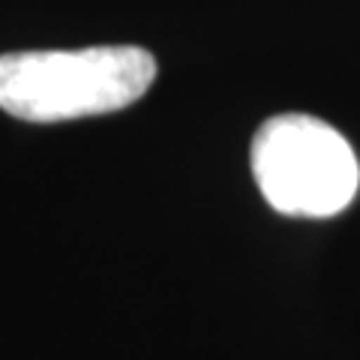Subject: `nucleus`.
Returning a JSON list of instances; mask_svg holds the SVG:
<instances>
[{
  "label": "nucleus",
  "mask_w": 360,
  "mask_h": 360,
  "mask_svg": "<svg viewBox=\"0 0 360 360\" xmlns=\"http://www.w3.org/2000/svg\"><path fill=\"white\" fill-rule=\"evenodd\" d=\"M156 60L139 45L0 54V108L30 123L120 111L148 94Z\"/></svg>",
  "instance_id": "1"
},
{
  "label": "nucleus",
  "mask_w": 360,
  "mask_h": 360,
  "mask_svg": "<svg viewBox=\"0 0 360 360\" xmlns=\"http://www.w3.org/2000/svg\"><path fill=\"white\" fill-rule=\"evenodd\" d=\"M250 162L264 201L285 217H336L360 186L348 139L312 115L267 117L252 135Z\"/></svg>",
  "instance_id": "2"
}]
</instances>
